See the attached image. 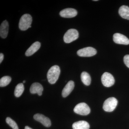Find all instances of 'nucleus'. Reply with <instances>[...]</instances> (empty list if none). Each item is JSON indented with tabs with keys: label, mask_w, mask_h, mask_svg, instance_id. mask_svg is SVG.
<instances>
[{
	"label": "nucleus",
	"mask_w": 129,
	"mask_h": 129,
	"mask_svg": "<svg viewBox=\"0 0 129 129\" xmlns=\"http://www.w3.org/2000/svg\"><path fill=\"white\" fill-rule=\"evenodd\" d=\"M32 19V17L29 14H24L21 17L19 23V27L22 30H27L31 27Z\"/></svg>",
	"instance_id": "nucleus-2"
},
{
	"label": "nucleus",
	"mask_w": 129,
	"mask_h": 129,
	"mask_svg": "<svg viewBox=\"0 0 129 129\" xmlns=\"http://www.w3.org/2000/svg\"><path fill=\"white\" fill-rule=\"evenodd\" d=\"M94 1H98V0H94Z\"/></svg>",
	"instance_id": "nucleus-25"
},
{
	"label": "nucleus",
	"mask_w": 129,
	"mask_h": 129,
	"mask_svg": "<svg viewBox=\"0 0 129 129\" xmlns=\"http://www.w3.org/2000/svg\"><path fill=\"white\" fill-rule=\"evenodd\" d=\"M25 83V80H24L23 81V83Z\"/></svg>",
	"instance_id": "nucleus-24"
},
{
	"label": "nucleus",
	"mask_w": 129,
	"mask_h": 129,
	"mask_svg": "<svg viewBox=\"0 0 129 129\" xmlns=\"http://www.w3.org/2000/svg\"><path fill=\"white\" fill-rule=\"evenodd\" d=\"M60 73V67L54 65L51 67L47 74V78L49 83L52 84L56 83L59 78Z\"/></svg>",
	"instance_id": "nucleus-1"
},
{
	"label": "nucleus",
	"mask_w": 129,
	"mask_h": 129,
	"mask_svg": "<svg viewBox=\"0 0 129 129\" xmlns=\"http://www.w3.org/2000/svg\"><path fill=\"white\" fill-rule=\"evenodd\" d=\"M11 81V78L9 76L3 77L0 80V86L5 87L8 85Z\"/></svg>",
	"instance_id": "nucleus-19"
},
{
	"label": "nucleus",
	"mask_w": 129,
	"mask_h": 129,
	"mask_svg": "<svg viewBox=\"0 0 129 129\" xmlns=\"http://www.w3.org/2000/svg\"><path fill=\"white\" fill-rule=\"evenodd\" d=\"M78 12L76 9L72 8H68L63 9L60 13V16L66 18L74 17L77 15Z\"/></svg>",
	"instance_id": "nucleus-10"
},
{
	"label": "nucleus",
	"mask_w": 129,
	"mask_h": 129,
	"mask_svg": "<svg viewBox=\"0 0 129 129\" xmlns=\"http://www.w3.org/2000/svg\"><path fill=\"white\" fill-rule=\"evenodd\" d=\"M24 129H32L31 128H30V127H28V126H26L25 127V128H24Z\"/></svg>",
	"instance_id": "nucleus-23"
},
{
	"label": "nucleus",
	"mask_w": 129,
	"mask_h": 129,
	"mask_svg": "<svg viewBox=\"0 0 129 129\" xmlns=\"http://www.w3.org/2000/svg\"><path fill=\"white\" fill-rule=\"evenodd\" d=\"M75 113L82 115H88L90 112L89 107L84 103H81L77 104L74 109Z\"/></svg>",
	"instance_id": "nucleus-5"
},
{
	"label": "nucleus",
	"mask_w": 129,
	"mask_h": 129,
	"mask_svg": "<svg viewBox=\"0 0 129 129\" xmlns=\"http://www.w3.org/2000/svg\"><path fill=\"white\" fill-rule=\"evenodd\" d=\"M24 86L22 83H19L16 86L14 90V94L16 97H19L23 93Z\"/></svg>",
	"instance_id": "nucleus-18"
},
{
	"label": "nucleus",
	"mask_w": 129,
	"mask_h": 129,
	"mask_svg": "<svg viewBox=\"0 0 129 129\" xmlns=\"http://www.w3.org/2000/svg\"><path fill=\"white\" fill-rule=\"evenodd\" d=\"M35 120L40 122L45 127H49L51 125V122L50 119L43 114H36L34 116Z\"/></svg>",
	"instance_id": "nucleus-9"
},
{
	"label": "nucleus",
	"mask_w": 129,
	"mask_h": 129,
	"mask_svg": "<svg viewBox=\"0 0 129 129\" xmlns=\"http://www.w3.org/2000/svg\"><path fill=\"white\" fill-rule=\"evenodd\" d=\"M117 104L118 101L116 98L114 97L109 98L104 102L103 109L106 112H112L116 108Z\"/></svg>",
	"instance_id": "nucleus-3"
},
{
	"label": "nucleus",
	"mask_w": 129,
	"mask_h": 129,
	"mask_svg": "<svg viewBox=\"0 0 129 129\" xmlns=\"http://www.w3.org/2000/svg\"><path fill=\"white\" fill-rule=\"evenodd\" d=\"M43 90V86L40 83H35L32 84L30 86V91L32 94H37L39 96H41Z\"/></svg>",
	"instance_id": "nucleus-12"
},
{
	"label": "nucleus",
	"mask_w": 129,
	"mask_h": 129,
	"mask_svg": "<svg viewBox=\"0 0 129 129\" xmlns=\"http://www.w3.org/2000/svg\"><path fill=\"white\" fill-rule=\"evenodd\" d=\"M72 127L73 129H89L90 125L86 121L81 120L75 122Z\"/></svg>",
	"instance_id": "nucleus-15"
},
{
	"label": "nucleus",
	"mask_w": 129,
	"mask_h": 129,
	"mask_svg": "<svg viewBox=\"0 0 129 129\" xmlns=\"http://www.w3.org/2000/svg\"><path fill=\"white\" fill-rule=\"evenodd\" d=\"M81 81L86 85H89L91 82L90 75L86 72H83L81 75Z\"/></svg>",
	"instance_id": "nucleus-17"
},
{
	"label": "nucleus",
	"mask_w": 129,
	"mask_h": 129,
	"mask_svg": "<svg viewBox=\"0 0 129 129\" xmlns=\"http://www.w3.org/2000/svg\"><path fill=\"white\" fill-rule=\"evenodd\" d=\"M101 80L103 84L106 87H111L115 83V80L113 76L107 72L104 73L102 75Z\"/></svg>",
	"instance_id": "nucleus-7"
},
{
	"label": "nucleus",
	"mask_w": 129,
	"mask_h": 129,
	"mask_svg": "<svg viewBox=\"0 0 129 129\" xmlns=\"http://www.w3.org/2000/svg\"><path fill=\"white\" fill-rule=\"evenodd\" d=\"M124 62L126 66L129 68V55H126L123 58Z\"/></svg>",
	"instance_id": "nucleus-21"
},
{
	"label": "nucleus",
	"mask_w": 129,
	"mask_h": 129,
	"mask_svg": "<svg viewBox=\"0 0 129 129\" xmlns=\"http://www.w3.org/2000/svg\"><path fill=\"white\" fill-rule=\"evenodd\" d=\"M96 50L92 47H85L77 51V54L80 57H88L94 56L96 54Z\"/></svg>",
	"instance_id": "nucleus-6"
},
{
	"label": "nucleus",
	"mask_w": 129,
	"mask_h": 129,
	"mask_svg": "<svg viewBox=\"0 0 129 129\" xmlns=\"http://www.w3.org/2000/svg\"><path fill=\"white\" fill-rule=\"evenodd\" d=\"M41 47V43L38 41L36 42L31 45L25 52V55L27 56L32 55L36 52Z\"/></svg>",
	"instance_id": "nucleus-13"
},
{
	"label": "nucleus",
	"mask_w": 129,
	"mask_h": 129,
	"mask_svg": "<svg viewBox=\"0 0 129 129\" xmlns=\"http://www.w3.org/2000/svg\"><path fill=\"white\" fill-rule=\"evenodd\" d=\"M74 83L73 81H70L64 86L62 92L63 98L67 97L70 94L74 88Z\"/></svg>",
	"instance_id": "nucleus-11"
},
{
	"label": "nucleus",
	"mask_w": 129,
	"mask_h": 129,
	"mask_svg": "<svg viewBox=\"0 0 129 129\" xmlns=\"http://www.w3.org/2000/svg\"><path fill=\"white\" fill-rule=\"evenodd\" d=\"M113 40L115 43L121 45L129 44V39L124 35L119 33H115L113 36Z\"/></svg>",
	"instance_id": "nucleus-8"
},
{
	"label": "nucleus",
	"mask_w": 129,
	"mask_h": 129,
	"mask_svg": "<svg viewBox=\"0 0 129 129\" xmlns=\"http://www.w3.org/2000/svg\"><path fill=\"white\" fill-rule=\"evenodd\" d=\"M3 59H4V55L2 53H1L0 54V63H1Z\"/></svg>",
	"instance_id": "nucleus-22"
},
{
	"label": "nucleus",
	"mask_w": 129,
	"mask_h": 129,
	"mask_svg": "<svg viewBox=\"0 0 129 129\" xmlns=\"http://www.w3.org/2000/svg\"><path fill=\"white\" fill-rule=\"evenodd\" d=\"M6 122L10 127L13 129H19L17 124L16 122L10 117H7L6 119Z\"/></svg>",
	"instance_id": "nucleus-20"
},
{
	"label": "nucleus",
	"mask_w": 129,
	"mask_h": 129,
	"mask_svg": "<svg viewBox=\"0 0 129 129\" xmlns=\"http://www.w3.org/2000/svg\"><path fill=\"white\" fill-rule=\"evenodd\" d=\"M79 32L74 29H71L64 34L63 40L65 43H70L76 40L79 37Z\"/></svg>",
	"instance_id": "nucleus-4"
},
{
	"label": "nucleus",
	"mask_w": 129,
	"mask_h": 129,
	"mask_svg": "<svg viewBox=\"0 0 129 129\" xmlns=\"http://www.w3.org/2000/svg\"><path fill=\"white\" fill-rule=\"evenodd\" d=\"M119 14L122 18L129 20V7L127 6H122L119 10Z\"/></svg>",
	"instance_id": "nucleus-16"
},
{
	"label": "nucleus",
	"mask_w": 129,
	"mask_h": 129,
	"mask_svg": "<svg viewBox=\"0 0 129 129\" xmlns=\"http://www.w3.org/2000/svg\"><path fill=\"white\" fill-rule=\"evenodd\" d=\"M9 29V24L6 20L3 21L0 27V36L3 39L7 37Z\"/></svg>",
	"instance_id": "nucleus-14"
}]
</instances>
